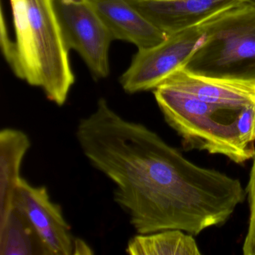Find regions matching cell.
I'll return each mask as SVG.
<instances>
[{"instance_id":"obj_1","label":"cell","mask_w":255,"mask_h":255,"mask_svg":"<svg viewBox=\"0 0 255 255\" xmlns=\"http://www.w3.org/2000/svg\"><path fill=\"white\" fill-rule=\"evenodd\" d=\"M76 137L91 165L114 183L115 201L137 234L180 230L197 236L225 225L246 198L239 179L191 162L104 98L80 119Z\"/></svg>"},{"instance_id":"obj_2","label":"cell","mask_w":255,"mask_h":255,"mask_svg":"<svg viewBox=\"0 0 255 255\" xmlns=\"http://www.w3.org/2000/svg\"><path fill=\"white\" fill-rule=\"evenodd\" d=\"M153 92L164 119L181 138L186 150L222 155L237 164L255 159V153L239 137L237 119L242 109L209 104L163 84Z\"/></svg>"},{"instance_id":"obj_3","label":"cell","mask_w":255,"mask_h":255,"mask_svg":"<svg viewBox=\"0 0 255 255\" xmlns=\"http://www.w3.org/2000/svg\"><path fill=\"white\" fill-rule=\"evenodd\" d=\"M201 44L184 69L206 77L255 81V7L246 2L201 23Z\"/></svg>"},{"instance_id":"obj_4","label":"cell","mask_w":255,"mask_h":255,"mask_svg":"<svg viewBox=\"0 0 255 255\" xmlns=\"http://www.w3.org/2000/svg\"><path fill=\"white\" fill-rule=\"evenodd\" d=\"M35 65L33 86L47 99L63 106L75 82L55 0H27Z\"/></svg>"},{"instance_id":"obj_5","label":"cell","mask_w":255,"mask_h":255,"mask_svg":"<svg viewBox=\"0 0 255 255\" xmlns=\"http://www.w3.org/2000/svg\"><path fill=\"white\" fill-rule=\"evenodd\" d=\"M203 38L201 24L168 35L158 45L138 50L120 77L126 93L154 90L177 70L184 68Z\"/></svg>"},{"instance_id":"obj_6","label":"cell","mask_w":255,"mask_h":255,"mask_svg":"<svg viewBox=\"0 0 255 255\" xmlns=\"http://www.w3.org/2000/svg\"><path fill=\"white\" fill-rule=\"evenodd\" d=\"M55 5L70 50L79 53L95 80L107 78L114 40L91 0H55Z\"/></svg>"},{"instance_id":"obj_7","label":"cell","mask_w":255,"mask_h":255,"mask_svg":"<svg viewBox=\"0 0 255 255\" xmlns=\"http://www.w3.org/2000/svg\"><path fill=\"white\" fill-rule=\"evenodd\" d=\"M13 207L26 215L39 237L45 255H74L77 238L71 234L60 206L50 199L47 188L32 186L20 179Z\"/></svg>"},{"instance_id":"obj_8","label":"cell","mask_w":255,"mask_h":255,"mask_svg":"<svg viewBox=\"0 0 255 255\" xmlns=\"http://www.w3.org/2000/svg\"><path fill=\"white\" fill-rule=\"evenodd\" d=\"M167 35L198 26L243 0H128Z\"/></svg>"},{"instance_id":"obj_9","label":"cell","mask_w":255,"mask_h":255,"mask_svg":"<svg viewBox=\"0 0 255 255\" xmlns=\"http://www.w3.org/2000/svg\"><path fill=\"white\" fill-rule=\"evenodd\" d=\"M161 84L220 107L240 110L255 105V81L206 77L181 68Z\"/></svg>"},{"instance_id":"obj_10","label":"cell","mask_w":255,"mask_h":255,"mask_svg":"<svg viewBox=\"0 0 255 255\" xmlns=\"http://www.w3.org/2000/svg\"><path fill=\"white\" fill-rule=\"evenodd\" d=\"M113 40L144 50L163 42L168 35L147 20L128 0H91Z\"/></svg>"},{"instance_id":"obj_11","label":"cell","mask_w":255,"mask_h":255,"mask_svg":"<svg viewBox=\"0 0 255 255\" xmlns=\"http://www.w3.org/2000/svg\"><path fill=\"white\" fill-rule=\"evenodd\" d=\"M30 146L29 136L20 129L5 128L0 132V221L12 208L22 178L20 167Z\"/></svg>"},{"instance_id":"obj_12","label":"cell","mask_w":255,"mask_h":255,"mask_svg":"<svg viewBox=\"0 0 255 255\" xmlns=\"http://www.w3.org/2000/svg\"><path fill=\"white\" fill-rule=\"evenodd\" d=\"M10 2L16 39L8 64L19 79L33 86L35 65L27 0H10Z\"/></svg>"},{"instance_id":"obj_13","label":"cell","mask_w":255,"mask_h":255,"mask_svg":"<svg viewBox=\"0 0 255 255\" xmlns=\"http://www.w3.org/2000/svg\"><path fill=\"white\" fill-rule=\"evenodd\" d=\"M126 252L131 255H201L193 235L180 230L138 234L128 242Z\"/></svg>"},{"instance_id":"obj_14","label":"cell","mask_w":255,"mask_h":255,"mask_svg":"<svg viewBox=\"0 0 255 255\" xmlns=\"http://www.w3.org/2000/svg\"><path fill=\"white\" fill-rule=\"evenodd\" d=\"M0 255H45L36 231L17 207H13L0 221Z\"/></svg>"},{"instance_id":"obj_15","label":"cell","mask_w":255,"mask_h":255,"mask_svg":"<svg viewBox=\"0 0 255 255\" xmlns=\"http://www.w3.org/2000/svg\"><path fill=\"white\" fill-rule=\"evenodd\" d=\"M249 205V226L243 242L244 255H255V158L249 173V181L246 188Z\"/></svg>"},{"instance_id":"obj_16","label":"cell","mask_w":255,"mask_h":255,"mask_svg":"<svg viewBox=\"0 0 255 255\" xmlns=\"http://www.w3.org/2000/svg\"><path fill=\"white\" fill-rule=\"evenodd\" d=\"M237 128L243 145L255 153V105L242 109L237 117Z\"/></svg>"},{"instance_id":"obj_17","label":"cell","mask_w":255,"mask_h":255,"mask_svg":"<svg viewBox=\"0 0 255 255\" xmlns=\"http://www.w3.org/2000/svg\"><path fill=\"white\" fill-rule=\"evenodd\" d=\"M92 254L90 247L80 239H77L74 255H89Z\"/></svg>"},{"instance_id":"obj_18","label":"cell","mask_w":255,"mask_h":255,"mask_svg":"<svg viewBox=\"0 0 255 255\" xmlns=\"http://www.w3.org/2000/svg\"><path fill=\"white\" fill-rule=\"evenodd\" d=\"M244 2H247V3L251 4L255 7V0H244Z\"/></svg>"},{"instance_id":"obj_19","label":"cell","mask_w":255,"mask_h":255,"mask_svg":"<svg viewBox=\"0 0 255 255\" xmlns=\"http://www.w3.org/2000/svg\"><path fill=\"white\" fill-rule=\"evenodd\" d=\"M243 1H244V0H243Z\"/></svg>"}]
</instances>
